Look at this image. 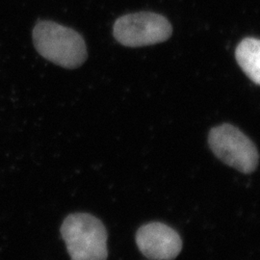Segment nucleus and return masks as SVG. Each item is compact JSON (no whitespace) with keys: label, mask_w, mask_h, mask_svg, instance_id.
<instances>
[{"label":"nucleus","mask_w":260,"mask_h":260,"mask_svg":"<svg viewBox=\"0 0 260 260\" xmlns=\"http://www.w3.org/2000/svg\"><path fill=\"white\" fill-rule=\"evenodd\" d=\"M38 53L65 69H77L87 59V47L82 36L72 28L50 20H39L32 33Z\"/></svg>","instance_id":"obj_1"},{"label":"nucleus","mask_w":260,"mask_h":260,"mask_svg":"<svg viewBox=\"0 0 260 260\" xmlns=\"http://www.w3.org/2000/svg\"><path fill=\"white\" fill-rule=\"evenodd\" d=\"M61 235L71 259L107 260V232L93 215H69L61 225Z\"/></svg>","instance_id":"obj_2"},{"label":"nucleus","mask_w":260,"mask_h":260,"mask_svg":"<svg viewBox=\"0 0 260 260\" xmlns=\"http://www.w3.org/2000/svg\"><path fill=\"white\" fill-rule=\"evenodd\" d=\"M208 145L225 165L243 174H251L258 166L259 154L255 145L241 130L223 123L209 131Z\"/></svg>","instance_id":"obj_3"},{"label":"nucleus","mask_w":260,"mask_h":260,"mask_svg":"<svg viewBox=\"0 0 260 260\" xmlns=\"http://www.w3.org/2000/svg\"><path fill=\"white\" fill-rule=\"evenodd\" d=\"M173 27L164 16L140 12L122 16L113 27L114 37L124 47H140L163 43L170 39Z\"/></svg>","instance_id":"obj_4"},{"label":"nucleus","mask_w":260,"mask_h":260,"mask_svg":"<svg viewBox=\"0 0 260 260\" xmlns=\"http://www.w3.org/2000/svg\"><path fill=\"white\" fill-rule=\"evenodd\" d=\"M140 251L149 260H173L182 250L179 234L171 226L159 222L146 223L136 233Z\"/></svg>","instance_id":"obj_5"},{"label":"nucleus","mask_w":260,"mask_h":260,"mask_svg":"<svg viewBox=\"0 0 260 260\" xmlns=\"http://www.w3.org/2000/svg\"><path fill=\"white\" fill-rule=\"evenodd\" d=\"M235 58L251 81L260 84V42L256 38L248 37L242 40L235 50Z\"/></svg>","instance_id":"obj_6"}]
</instances>
